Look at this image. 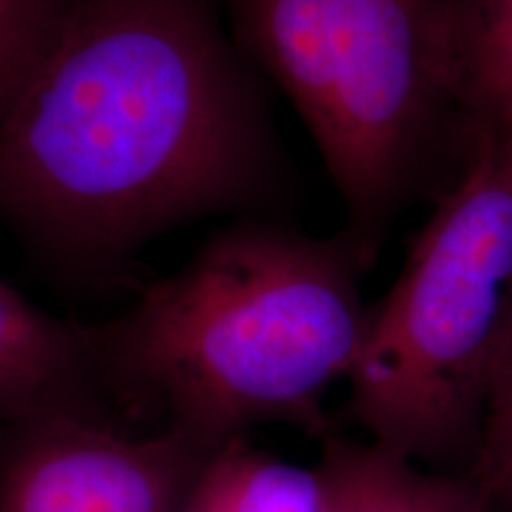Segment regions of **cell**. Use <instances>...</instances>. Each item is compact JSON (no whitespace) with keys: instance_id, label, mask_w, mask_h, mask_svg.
Returning a JSON list of instances; mask_svg holds the SVG:
<instances>
[{"instance_id":"8992f818","label":"cell","mask_w":512,"mask_h":512,"mask_svg":"<svg viewBox=\"0 0 512 512\" xmlns=\"http://www.w3.org/2000/svg\"><path fill=\"white\" fill-rule=\"evenodd\" d=\"M57 413L128 425L102 380L93 325L38 309L0 278V427Z\"/></svg>"},{"instance_id":"9c48e42d","label":"cell","mask_w":512,"mask_h":512,"mask_svg":"<svg viewBox=\"0 0 512 512\" xmlns=\"http://www.w3.org/2000/svg\"><path fill=\"white\" fill-rule=\"evenodd\" d=\"M318 467L294 465L235 439L207 460L181 512H320Z\"/></svg>"},{"instance_id":"52a82bcc","label":"cell","mask_w":512,"mask_h":512,"mask_svg":"<svg viewBox=\"0 0 512 512\" xmlns=\"http://www.w3.org/2000/svg\"><path fill=\"white\" fill-rule=\"evenodd\" d=\"M320 512H498L465 475L437 472L373 441L323 439Z\"/></svg>"},{"instance_id":"6da1fadb","label":"cell","mask_w":512,"mask_h":512,"mask_svg":"<svg viewBox=\"0 0 512 512\" xmlns=\"http://www.w3.org/2000/svg\"><path fill=\"white\" fill-rule=\"evenodd\" d=\"M280 185L261 74L221 0H72L0 121V226L74 292H140L159 235Z\"/></svg>"},{"instance_id":"277c9868","label":"cell","mask_w":512,"mask_h":512,"mask_svg":"<svg viewBox=\"0 0 512 512\" xmlns=\"http://www.w3.org/2000/svg\"><path fill=\"white\" fill-rule=\"evenodd\" d=\"M316 140L366 268L460 126L439 0H221Z\"/></svg>"},{"instance_id":"5b68a950","label":"cell","mask_w":512,"mask_h":512,"mask_svg":"<svg viewBox=\"0 0 512 512\" xmlns=\"http://www.w3.org/2000/svg\"><path fill=\"white\" fill-rule=\"evenodd\" d=\"M216 451L86 415L0 427V512H181Z\"/></svg>"},{"instance_id":"ba28073f","label":"cell","mask_w":512,"mask_h":512,"mask_svg":"<svg viewBox=\"0 0 512 512\" xmlns=\"http://www.w3.org/2000/svg\"><path fill=\"white\" fill-rule=\"evenodd\" d=\"M460 145L512 126V0H439Z\"/></svg>"},{"instance_id":"8fae6325","label":"cell","mask_w":512,"mask_h":512,"mask_svg":"<svg viewBox=\"0 0 512 512\" xmlns=\"http://www.w3.org/2000/svg\"><path fill=\"white\" fill-rule=\"evenodd\" d=\"M465 477L496 508L512 496V318L491 384L482 441Z\"/></svg>"},{"instance_id":"7c38bea8","label":"cell","mask_w":512,"mask_h":512,"mask_svg":"<svg viewBox=\"0 0 512 512\" xmlns=\"http://www.w3.org/2000/svg\"><path fill=\"white\" fill-rule=\"evenodd\" d=\"M498 512H512V496L501 505V508H498Z\"/></svg>"},{"instance_id":"3957f363","label":"cell","mask_w":512,"mask_h":512,"mask_svg":"<svg viewBox=\"0 0 512 512\" xmlns=\"http://www.w3.org/2000/svg\"><path fill=\"white\" fill-rule=\"evenodd\" d=\"M349 373L368 441L467 475L512 318V126L477 133Z\"/></svg>"},{"instance_id":"30bf717a","label":"cell","mask_w":512,"mask_h":512,"mask_svg":"<svg viewBox=\"0 0 512 512\" xmlns=\"http://www.w3.org/2000/svg\"><path fill=\"white\" fill-rule=\"evenodd\" d=\"M72 0H0V121L29 88Z\"/></svg>"},{"instance_id":"7a4b0ae2","label":"cell","mask_w":512,"mask_h":512,"mask_svg":"<svg viewBox=\"0 0 512 512\" xmlns=\"http://www.w3.org/2000/svg\"><path fill=\"white\" fill-rule=\"evenodd\" d=\"M363 271L344 233L313 238L266 219L221 228L93 325L114 408L209 451L266 422L325 439V396L349 380L368 332Z\"/></svg>"}]
</instances>
